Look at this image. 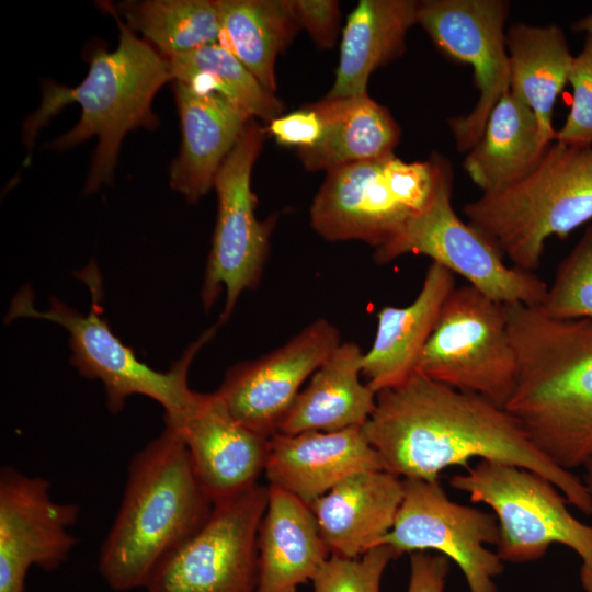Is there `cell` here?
I'll return each mask as SVG.
<instances>
[{"label": "cell", "instance_id": "27", "mask_svg": "<svg viewBox=\"0 0 592 592\" xmlns=\"http://www.w3.org/2000/svg\"><path fill=\"white\" fill-rule=\"evenodd\" d=\"M510 91L535 114L543 140L555 141L553 113L573 56L560 27L515 23L506 32Z\"/></svg>", "mask_w": 592, "mask_h": 592}, {"label": "cell", "instance_id": "25", "mask_svg": "<svg viewBox=\"0 0 592 592\" xmlns=\"http://www.w3.org/2000/svg\"><path fill=\"white\" fill-rule=\"evenodd\" d=\"M549 146L540 136L533 111L509 90L492 109L463 167L483 193H496L534 171Z\"/></svg>", "mask_w": 592, "mask_h": 592}, {"label": "cell", "instance_id": "38", "mask_svg": "<svg viewBox=\"0 0 592 592\" xmlns=\"http://www.w3.org/2000/svg\"><path fill=\"white\" fill-rule=\"evenodd\" d=\"M574 32H584L592 36V13L577 21L572 26Z\"/></svg>", "mask_w": 592, "mask_h": 592}, {"label": "cell", "instance_id": "22", "mask_svg": "<svg viewBox=\"0 0 592 592\" xmlns=\"http://www.w3.org/2000/svg\"><path fill=\"white\" fill-rule=\"evenodd\" d=\"M330 557L315 515L293 494L269 486L258 534L255 592H296Z\"/></svg>", "mask_w": 592, "mask_h": 592}, {"label": "cell", "instance_id": "32", "mask_svg": "<svg viewBox=\"0 0 592 592\" xmlns=\"http://www.w3.org/2000/svg\"><path fill=\"white\" fill-rule=\"evenodd\" d=\"M398 558L388 545H378L357 558L330 555L314 577L312 592H380L388 563Z\"/></svg>", "mask_w": 592, "mask_h": 592}, {"label": "cell", "instance_id": "4", "mask_svg": "<svg viewBox=\"0 0 592 592\" xmlns=\"http://www.w3.org/2000/svg\"><path fill=\"white\" fill-rule=\"evenodd\" d=\"M213 508L182 435L171 424L133 457L123 500L104 539L99 571L115 591L145 588L156 567Z\"/></svg>", "mask_w": 592, "mask_h": 592}, {"label": "cell", "instance_id": "6", "mask_svg": "<svg viewBox=\"0 0 592 592\" xmlns=\"http://www.w3.org/2000/svg\"><path fill=\"white\" fill-rule=\"evenodd\" d=\"M91 291L92 303L87 315L52 297L46 310H38L29 286L13 298L7 321L15 318H37L55 322L69 332L71 364L89 379L104 386L107 408L119 412L126 399L141 395L157 401L164 409V422L179 424L195 405L198 394L189 387L187 376L192 360L213 338L220 326L214 325L194 341L168 372H157L138 360L102 318V284L94 263L81 272Z\"/></svg>", "mask_w": 592, "mask_h": 592}, {"label": "cell", "instance_id": "3", "mask_svg": "<svg viewBox=\"0 0 592 592\" xmlns=\"http://www.w3.org/2000/svg\"><path fill=\"white\" fill-rule=\"evenodd\" d=\"M100 7L114 18L118 26L117 47L113 50L102 45L92 47L88 56L89 71L73 88L45 82L39 107L23 124V139L31 150L38 130L53 116L70 103L80 105L78 123L48 147L68 149L92 136L98 137L84 193H93L112 182L127 133L157 127L159 119L151 104L160 88L172 81L168 59L136 36L116 13L112 2H101Z\"/></svg>", "mask_w": 592, "mask_h": 592}, {"label": "cell", "instance_id": "21", "mask_svg": "<svg viewBox=\"0 0 592 592\" xmlns=\"http://www.w3.org/2000/svg\"><path fill=\"white\" fill-rule=\"evenodd\" d=\"M454 288V273L432 262L410 305L386 306L378 311L376 335L362 362V375L376 394L405 383L415 373L441 308Z\"/></svg>", "mask_w": 592, "mask_h": 592}, {"label": "cell", "instance_id": "37", "mask_svg": "<svg viewBox=\"0 0 592 592\" xmlns=\"http://www.w3.org/2000/svg\"><path fill=\"white\" fill-rule=\"evenodd\" d=\"M582 468H583V476L581 479L589 494L592 498V456L584 463Z\"/></svg>", "mask_w": 592, "mask_h": 592}, {"label": "cell", "instance_id": "5", "mask_svg": "<svg viewBox=\"0 0 592 592\" xmlns=\"http://www.w3.org/2000/svg\"><path fill=\"white\" fill-rule=\"evenodd\" d=\"M463 213L515 267L538 269L546 240L592 220V146L555 141L519 183L467 203Z\"/></svg>", "mask_w": 592, "mask_h": 592}, {"label": "cell", "instance_id": "28", "mask_svg": "<svg viewBox=\"0 0 592 592\" xmlns=\"http://www.w3.org/2000/svg\"><path fill=\"white\" fill-rule=\"evenodd\" d=\"M218 44L275 93V61L300 29L292 0H215Z\"/></svg>", "mask_w": 592, "mask_h": 592}, {"label": "cell", "instance_id": "26", "mask_svg": "<svg viewBox=\"0 0 592 592\" xmlns=\"http://www.w3.org/2000/svg\"><path fill=\"white\" fill-rule=\"evenodd\" d=\"M418 1L361 0L343 30L335 79L327 98L367 93L369 76L400 57L408 30L417 23Z\"/></svg>", "mask_w": 592, "mask_h": 592}, {"label": "cell", "instance_id": "11", "mask_svg": "<svg viewBox=\"0 0 592 592\" xmlns=\"http://www.w3.org/2000/svg\"><path fill=\"white\" fill-rule=\"evenodd\" d=\"M452 182L449 166L432 204L376 248L374 261L385 264L408 253L426 255L498 303L542 305L548 286L533 272L508 266L500 250L457 216L451 203Z\"/></svg>", "mask_w": 592, "mask_h": 592}, {"label": "cell", "instance_id": "17", "mask_svg": "<svg viewBox=\"0 0 592 592\" xmlns=\"http://www.w3.org/2000/svg\"><path fill=\"white\" fill-rule=\"evenodd\" d=\"M173 426L182 435L194 474L213 504L258 483L265 469L269 439L237 421L216 391L200 392L191 411Z\"/></svg>", "mask_w": 592, "mask_h": 592}, {"label": "cell", "instance_id": "2", "mask_svg": "<svg viewBox=\"0 0 592 592\" xmlns=\"http://www.w3.org/2000/svg\"><path fill=\"white\" fill-rule=\"evenodd\" d=\"M516 355L504 409L532 443L572 471L592 456V320H560L538 306L504 305Z\"/></svg>", "mask_w": 592, "mask_h": 592}, {"label": "cell", "instance_id": "1", "mask_svg": "<svg viewBox=\"0 0 592 592\" xmlns=\"http://www.w3.org/2000/svg\"><path fill=\"white\" fill-rule=\"evenodd\" d=\"M362 431L384 470L401 479L439 481L444 469L480 458L539 474L569 504L592 515L582 479L549 460L504 407L480 395L414 373L376 394Z\"/></svg>", "mask_w": 592, "mask_h": 592}, {"label": "cell", "instance_id": "20", "mask_svg": "<svg viewBox=\"0 0 592 592\" xmlns=\"http://www.w3.org/2000/svg\"><path fill=\"white\" fill-rule=\"evenodd\" d=\"M182 141L169 169L172 190L195 203L212 187L216 174L251 119L223 96L172 81Z\"/></svg>", "mask_w": 592, "mask_h": 592}, {"label": "cell", "instance_id": "14", "mask_svg": "<svg viewBox=\"0 0 592 592\" xmlns=\"http://www.w3.org/2000/svg\"><path fill=\"white\" fill-rule=\"evenodd\" d=\"M510 2L504 0L418 1L417 23L447 57L468 64L479 98L471 111L449 118L448 125L460 152L479 141L488 117L510 90V67L504 24Z\"/></svg>", "mask_w": 592, "mask_h": 592}, {"label": "cell", "instance_id": "15", "mask_svg": "<svg viewBox=\"0 0 592 592\" xmlns=\"http://www.w3.org/2000/svg\"><path fill=\"white\" fill-rule=\"evenodd\" d=\"M340 344L339 330L317 319L269 354L230 367L216 394L237 421L270 439L304 382Z\"/></svg>", "mask_w": 592, "mask_h": 592}, {"label": "cell", "instance_id": "18", "mask_svg": "<svg viewBox=\"0 0 592 592\" xmlns=\"http://www.w3.org/2000/svg\"><path fill=\"white\" fill-rule=\"evenodd\" d=\"M363 470H384L362 428L333 432L275 433L269 439L265 476L310 505L346 477Z\"/></svg>", "mask_w": 592, "mask_h": 592}, {"label": "cell", "instance_id": "29", "mask_svg": "<svg viewBox=\"0 0 592 592\" xmlns=\"http://www.w3.org/2000/svg\"><path fill=\"white\" fill-rule=\"evenodd\" d=\"M172 81L223 96L250 118L265 123L283 115L284 104L230 52L213 44L167 58Z\"/></svg>", "mask_w": 592, "mask_h": 592}, {"label": "cell", "instance_id": "16", "mask_svg": "<svg viewBox=\"0 0 592 592\" xmlns=\"http://www.w3.org/2000/svg\"><path fill=\"white\" fill-rule=\"evenodd\" d=\"M79 508L56 502L50 483L4 466L0 473V592H26L31 566L52 570L76 544Z\"/></svg>", "mask_w": 592, "mask_h": 592}, {"label": "cell", "instance_id": "31", "mask_svg": "<svg viewBox=\"0 0 592 592\" xmlns=\"http://www.w3.org/2000/svg\"><path fill=\"white\" fill-rule=\"evenodd\" d=\"M539 309L548 317L592 320V223L560 262Z\"/></svg>", "mask_w": 592, "mask_h": 592}, {"label": "cell", "instance_id": "23", "mask_svg": "<svg viewBox=\"0 0 592 592\" xmlns=\"http://www.w3.org/2000/svg\"><path fill=\"white\" fill-rule=\"evenodd\" d=\"M363 356L356 343L337 346L297 395L277 433L362 428L376 403V392L361 380Z\"/></svg>", "mask_w": 592, "mask_h": 592}, {"label": "cell", "instance_id": "10", "mask_svg": "<svg viewBox=\"0 0 592 592\" xmlns=\"http://www.w3.org/2000/svg\"><path fill=\"white\" fill-rule=\"evenodd\" d=\"M266 129L251 118L214 180L217 217L201 291L208 310L226 292L218 323H225L246 289L258 286L269 254L276 217L255 216L257 196L251 173L262 150Z\"/></svg>", "mask_w": 592, "mask_h": 592}, {"label": "cell", "instance_id": "35", "mask_svg": "<svg viewBox=\"0 0 592 592\" xmlns=\"http://www.w3.org/2000/svg\"><path fill=\"white\" fill-rule=\"evenodd\" d=\"M300 27H304L316 45L331 48L337 39L340 5L334 0H292Z\"/></svg>", "mask_w": 592, "mask_h": 592}, {"label": "cell", "instance_id": "36", "mask_svg": "<svg viewBox=\"0 0 592 592\" xmlns=\"http://www.w3.org/2000/svg\"><path fill=\"white\" fill-rule=\"evenodd\" d=\"M410 556L407 592H444L451 560L441 554L414 551Z\"/></svg>", "mask_w": 592, "mask_h": 592}, {"label": "cell", "instance_id": "8", "mask_svg": "<svg viewBox=\"0 0 592 592\" xmlns=\"http://www.w3.org/2000/svg\"><path fill=\"white\" fill-rule=\"evenodd\" d=\"M449 485L473 503L489 506L499 525L496 553L503 562L539 560L554 544L565 545L581 559L580 582L592 592V526L576 519L567 499L547 478L528 469L479 460Z\"/></svg>", "mask_w": 592, "mask_h": 592}, {"label": "cell", "instance_id": "12", "mask_svg": "<svg viewBox=\"0 0 592 592\" xmlns=\"http://www.w3.org/2000/svg\"><path fill=\"white\" fill-rule=\"evenodd\" d=\"M269 487L216 502L205 522L152 571L147 592H255L258 534Z\"/></svg>", "mask_w": 592, "mask_h": 592}, {"label": "cell", "instance_id": "7", "mask_svg": "<svg viewBox=\"0 0 592 592\" xmlns=\"http://www.w3.org/2000/svg\"><path fill=\"white\" fill-rule=\"evenodd\" d=\"M448 166L439 153L413 162L391 153L329 171L310 207L311 227L328 241L376 249L432 204Z\"/></svg>", "mask_w": 592, "mask_h": 592}, {"label": "cell", "instance_id": "9", "mask_svg": "<svg viewBox=\"0 0 592 592\" xmlns=\"http://www.w3.org/2000/svg\"><path fill=\"white\" fill-rule=\"evenodd\" d=\"M415 373L504 407L516 373L505 306L469 284L455 287L441 308Z\"/></svg>", "mask_w": 592, "mask_h": 592}, {"label": "cell", "instance_id": "34", "mask_svg": "<svg viewBox=\"0 0 592 592\" xmlns=\"http://www.w3.org/2000/svg\"><path fill=\"white\" fill-rule=\"evenodd\" d=\"M266 133L283 146L296 150L314 147L322 134V122L312 104H307L269 123Z\"/></svg>", "mask_w": 592, "mask_h": 592}, {"label": "cell", "instance_id": "33", "mask_svg": "<svg viewBox=\"0 0 592 592\" xmlns=\"http://www.w3.org/2000/svg\"><path fill=\"white\" fill-rule=\"evenodd\" d=\"M568 82L572 101L563 126L555 141L592 146V36L588 35L582 50L573 56Z\"/></svg>", "mask_w": 592, "mask_h": 592}, {"label": "cell", "instance_id": "24", "mask_svg": "<svg viewBox=\"0 0 592 592\" xmlns=\"http://www.w3.org/2000/svg\"><path fill=\"white\" fill-rule=\"evenodd\" d=\"M322 134L311 148L296 150L309 171L334 169L394 153L401 130L387 107L369 95L325 98L312 103Z\"/></svg>", "mask_w": 592, "mask_h": 592}, {"label": "cell", "instance_id": "19", "mask_svg": "<svg viewBox=\"0 0 592 592\" xmlns=\"http://www.w3.org/2000/svg\"><path fill=\"white\" fill-rule=\"evenodd\" d=\"M403 498L402 479L386 470L355 473L309 506L330 555L357 558L380 545Z\"/></svg>", "mask_w": 592, "mask_h": 592}, {"label": "cell", "instance_id": "13", "mask_svg": "<svg viewBox=\"0 0 592 592\" xmlns=\"http://www.w3.org/2000/svg\"><path fill=\"white\" fill-rule=\"evenodd\" d=\"M402 501L380 545L397 557L436 551L458 566L469 592H498L493 579L504 566L487 547L499 540L494 514L451 500L440 481L402 479Z\"/></svg>", "mask_w": 592, "mask_h": 592}, {"label": "cell", "instance_id": "30", "mask_svg": "<svg viewBox=\"0 0 592 592\" xmlns=\"http://www.w3.org/2000/svg\"><path fill=\"white\" fill-rule=\"evenodd\" d=\"M113 7L129 29L166 58L218 44L215 0H128Z\"/></svg>", "mask_w": 592, "mask_h": 592}]
</instances>
